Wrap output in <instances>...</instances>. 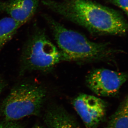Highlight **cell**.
Returning a JSON list of instances; mask_svg holds the SVG:
<instances>
[{
  "label": "cell",
  "mask_w": 128,
  "mask_h": 128,
  "mask_svg": "<svg viewBox=\"0 0 128 128\" xmlns=\"http://www.w3.org/2000/svg\"><path fill=\"white\" fill-rule=\"evenodd\" d=\"M5 86L4 82H3L2 80L0 79V94L2 91L3 88H4Z\"/></svg>",
  "instance_id": "cell-13"
},
{
  "label": "cell",
  "mask_w": 128,
  "mask_h": 128,
  "mask_svg": "<svg viewBox=\"0 0 128 128\" xmlns=\"http://www.w3.org/2000/svg\"><path fill=\"white\" fill-rule=\"evenodd\" d=\"M46 96L39 85L24 83L12 89L2 102L0 110L6 121H14L39 113Z\"/></svg>",
  "instance_id": "cell-3"
},
{
  "label": "cell",
  "mask_w": 128,
  "mask_h": 128,
  "mask_svg": "<svg viewBox=\"0 0 128 128\" xmlns=\"http://www.w3.org/2000/svg\"><path fill=\"white\" fill-rule=\"evenodd\" d=\"M39 0H8L0 1V12L9 14L21 25L32 18L36 11Z\"/></svg>",
  "instance_id": "cell-7"
},
{
  "label": "cell",
  "mask_w": 128,
  "mask_h": 128,
  "mask_svg": "<svg viewBox=\"0 0 128 128\" xmlns=\"http://www.w3.org/2000/svg\"><path fill=\"white\" fill-rule=\"evenodd\" d=\"M108 2L112 3L121 8L128 15V0H106Z\"/></svg>",
  "instance_id": "cell-11"
},
{
  "label": "cell",
  "mask_w": 128,
  "mask_h": 128,
  "mask_svg": "<svg viewBox=\"0 0 128 128\" xmlns=\"http://www.w3.org/2000/svg\"><path fill=\"white\" fill-rule=\"evenodd\" d=\"M42 128V127H40V126H36L34 127V128Z\"/></svg>",
  "instance_id": "cell-14"
},
{
  "label": "cell",
  "mask_w": 128,
  "mask_h": 128,
  "mask_svg": "<svg viewBox=\"0 0 128 128\" xmlns=\"http://www.w3.org/2000/svg\"><path fill=\"white\" fill-rule=\"evenodd\" d=\"M63 60L60 50L49 40L43 30L37 28L24 50L21 72L48 71Z\"/></svg>",
  "instance_id": "cell-4"
},
{
  "label": "cell",
  "mask_w": 128,
  "mask_h": 128,
  "mask_svg": "<svg viewBox=\"0 0 128 128\" xmlns=\"http://www.w3.org/2000/svg\"><path fill=\"white\" fill-rule=\"evenodd\" d=\"M52 30L63 60L86 61L103 59L116 52L108 44L97 43L83 34L65 27L46 14L43 15Z\"/></svg>",
  "instance_id": "cell-2"
},
{
  "label": "cell",
  "mask_w": 128,
  "mask_h": 128,
  "mask_svg": "<svg viewBox=\"0 0 128 128\" xmlns=\"http://www.w3.org/2000/svg\"><path fill=\"white\" fill-rule=\"evenodd\" d=\"M42 3L68 20L98 34L123 35L128 28L119 12L91 0H43Z\"/></svg>",
  "instance_id": "cell-1"
},
{
  "label": "cell",
  "mask_w": 128,
  "mask_h": 128,
  "mask_svg": "<svg viewBox=\"0 0 128 128\" xmlns=\"http://www.w3.org/2000/svg\"><path fill=\"white\" fill-rule=\"evenodd\" d=\"M72 104L86 128H96L106 115V103L95 96L80 94L73 100Z\"/></svg>",
  "instance_id": "cell-6"
},
{
  "label": "cell",
  "mask_w": 128,
  "mask_h": 128,
  "mask_svg": "<svg viewBox=\"0 0 128 128\" xmlns=\"http://www.w3.org/2000/svg\"><path fill=\"white\" fill-rule=\"evenodd\" d=\"M22 26L11 17H5L0 20V52Z\"/></svg>",
  "instance_id": "cell-9"
},
{
  "label": "cell",
  "mask_w": 128,
  "mask_h": 128,
  "mask_svg": "<svg viewBox=\"0 0 128 128\" xmlns=\"http://www.w3.org/2000/svg\"><path fill=\"white\" fill-rule=\"evenodd\" d=\"M128 100L126 97L110 117L106 128H128Z\"/></svg>",
  "instance_id": "cell-10"
},
{
  "label": "cell",
  "mask_w": 128,
  "mask_h": 128,
  "mask_svg": "<svg viewBox=\"0 0 128 128\" xmlns=\"http://www.w3.org/2000/svg\"><path fill=\"white\" fill-rule=\"evenodd\" d=\"M0 128H22L20 125L14 121H6L0 123Z\"/></svg>",
  "instance_id": "cell-12"
},
{
  "label": "cell",
  "mask_w": 128,
  "mask_h": 128,
  "mask_svg": "<svg viewBox=\"0 0 128 128\" xmlns=\"http://www.w3.org/2000/svg\"><path fill=\"white\" fill-rule=\"evenodd\" d=\"M44 121L48 128H80L75 120L60 108H54L48 111Z\"/></svg>",
  "instance_id": "cell-8"
},
{
  "label": "cell",
  "mask_w": 128,
  "mask_h": 128,
  "mask_svg": "<svg viewBox=\"0 0 128 128\" xmlns=\"http://www.w3.org/2000/svg\"><path fill=\"white\" fill-rule=\"evenodd\" d=\"M128 78L125 72L96 69L88 75L86 82L89 89L98 96H111L117 94Z\"/></svg>",
  "instance_id": "cell-5"
}]
</instances>
